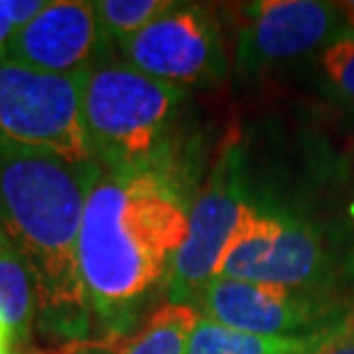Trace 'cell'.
I'll return each mask as SVG.
<instances>
[{"mask_svg":"<svg viewBox=\"0 0 354 354\" xmlns=\"http://www.w3.org/2000/svg\"><path fill=\"white\" fill-rule=\"evenodd\" d=\"M348 324L350 322L306 336H260L198 317L189 341V354H315Z\"/></svg>","mask_w":354,"mask_h":354,"instance_id":"8fae6325","label":"cell"},{"mask_svg":"<svg viewBox=\"0 0 354 354\" xmlns=\"http://www.w3.org/2000/svg\"><path fill=\"white\" fill-rule=\"evenodd\" d=\"M189 90L140 74L124 60H104L83 79V122L102 171H129L171 159V131Z\"/></svg>","mask_w":354,"mask_h":354,"instance_id":"3957f363","label":"cell"},{"mask_svg":"<svg viewBox=\"0 0 354 354\" xmlns=\"http://www.w3.org/2000/svg\"><path fill=\"white\" fill-rule=\"evenodd\" d=\"M118 48L129 67L182 90L221 81L228 69L221 26L205 5L173 3Z\"/></svg>","mask_w":354,"mask_h":354,"instance_id":"52a82bcc","label":"cell"},{"mask_svg":"<svg viewBox=\"0 0 354 354\" xmlns=\"http://www.w3.org/2000/svg\"><path fill=\"white\" fill-rule=\"evenodd\" d=\"M201 313L182 301L161 304L118 354H189V341Z\"/></svg>","mask_w":354,"mask_h":354,"instance_id":"4fadbf2b","label":"cell"},{"mask_svg":"<svg viewBox=\"0 0 354 354\" xmlns=\"http://www.w3.org/2000/svg\"><path fill=\"white\" fill-rule=\"evenodd\" d=\"M99 175L97 161L72 164L0 138V232L35 276L41 322L69 338L86 334L92 317L79 269V235Z\"/></svg>","mask_w":354,"mask_h":354,"instance_id":"7a4b0ae2","label":"cell"},{"mask_svg":"<svg viewBox=\"0 0 354 354\" xmlns=\"http://www.w3.org/2000/svg\"><path fill=\"white\" fill-rule=\"evenodd\" d=\"M201 317L260 336H306L341 327V306L317 292L212 279L196 299Z\"/></svg>","mask_w":354,"mask_h":354,"instance_id":"ba28073f","label":"cell"},{"mask_svg":"<svg viewBox=\"0 0 354 354\" xmlns=\"http://www.w3.org/2000/svg\"><path fill=\"white\" fill-rule=\"evenodd\" d=\"M99 26L111 44H124L173 7V0H95Z\"/></svg>","mask_w":354,"mask_h":354,"instance_id":"5bb4252c","label":"cell"},{"mask_svg":"<svg viewBox=\"0 0 354 354\" xmlns=\"http://www.w3.org/2000/svg\"><path fill=\"white\" fill-rule=\"evenodd\" d=\"M191 201L171 159L129 171H102L79 235V269L90 313L111 334L136 320L166 283L184 244Z\"/></svg>","mask_w":354,"mask_h":354,"instance_id":"6da1fadb","label":"cell"},{"mask_svg":"<svg viewBox=\"0 0 354 354\" xmlns=\"http://www.w3.org/2000/svg\"><path fill=\"white\" fill-rule=\"evenodd\" d=\"M81 74H46L0 58V138L14 145L88 164Z\"/></svg>","mask_w":354,"mask_h":354,"instance_id":"277c9868","label":"cell"},{"mask_svg":"<svg viewBox=\"0 0 354 354\" xmlns=\"http://www.w3.org/2000/svg\"><path fill=\"white\" fill-rule=\"evenodd\" d=\"M235 41L237 74L256 76L317 55L331 39L354 30L345 3L324 0H258L242 5Z\"/></svg>","mask_w":354,"mask_h":354,"instance_id":"8992f818","label":"cell"},{"mask_svg":"<svg viewBox=\"0 0 354 354\" xmlns=\"http://www.w3.org/2000/svg\"><path fill=\"white\" fill-rule=\"evenodd\" d=\"M244 203L228 159H223L191 201L187 237L173 258L166 279L168 301L194 306L198 295L216 276L218 260L235 232Z\"/></svg>","mask_w":354,"mask_h":354,"instance_id":"9c48e42d","label":"cell"},{"mask_svg":"<svg viewBox=\"0 0 354 354\" xmlns=\"http://www.w3.org/2000/svg\"><path fill=\"white\" fill-rule=\"evenodd\" d=\"M324 86L341 102L354 104V30L331 39L315 55Z\"/></svg>","mask_w":354,"mask_h":354,"instance_id":"9a60e30c","label":"cell"},{"mask_svg":"<svg viewBox=\"0 0 354 354\" xmlns=\"http://www.w3.org/2000/svg\"><path fill=\"white\" fill-rule=\"evenodd\" d=\"M37 315V283L14 249L0 232V317L10 324L17 341H26Z\"/></svg>","mask_w":354,"mask_h":354,"instance_id":"7c38bea8","label":"cell"},{"mask_svg":"<svg viewBox=\"0 0 354 354\" xmlns=\"http://www.w3.org/2000/svg\"><path fill=\"white\" fill-rule=\"evenodd\" d=\"M46 7V0H0V58L10 39Z\"/></svg>","mask_w":354,"mask_h":354,"instance_id":"2e32d148","label":"cell"},{"mask_svg":"<svg viewBox=\"0 0 354 354\" xmlns=\"http://www.w3.org/2000/svg\"><path fill=\"white\" fill-rule=\"evenodd\" d=\"M329 274L320 232L299 218L244 203L214 279L317 292Z\"/></svg>","mask_w":354,"mask_h":354,"instance_id":"5b68a950","label":"cell"},{"mask_svg":"<svg viewBox=\"0 0 354 354\" xmlns=\"http://www.w3.org/2000/svg\"><path fill=\"white\" fill-rule=\"evenodd\" d=\"M315 354H354V322H350L341 334L322 345Z\"/></svg>","mask_w":354,"mask_h":354,"instance_id":"e0dca14e","label":"cell"},{"mask_svg":"<svg viewBox=\"0 0 354 354\" xmlns=\"http://www.w3.org/2000/svg\"><path fill=\"white\" fill-rule=\"evenodd\" d=\"M17 343L12 327L0 317V354H12V345Z\"/></svg>","mask_w":354,"mask_h":354,"instance_id":"ac0fdd59","label":"cell"},{"mask_svg":"<svg viewBox=\"0 0 354 354\" xmlns=\"http://www.w3.org/2000/svg\"><path fill=\"white\" fill-rule=\"evenodd\" d=\"M111 41L88 0H51L14 35L3 58L46 74H81L111 58Z\"/></svg>","mask_w":354,"mask_h":354,"instance_id":"30bf717a","label":"cell"}]
</instances>
